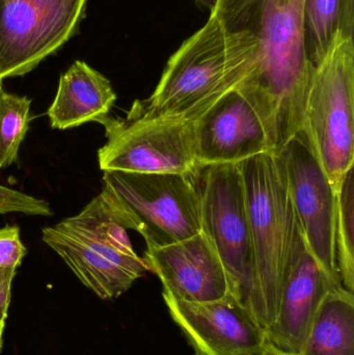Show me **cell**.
I'll use <instances>...</instances> for the list:
<instances>
[{"label": "cell", "instance_id": "cell-1", "mask_svg": "<svg viewBox=\"0 0 354 355\" xmlns=\"http://www.w3.org/2000/svg\"><path fill=\"white\" fill-rule=\"evenodd\" d=\"M210 12L259 44L255 74L237 91L257 112L269 153L303 128L314 69L303 43V0H213Z\"/></svg>", "mask_w": 354, "mask_h": 355}, {"label": "cell", "instance_id": "cell-2", "mask_svg": "<svg viewBox=\"0 0 354 355\" xmlns=\"http://www.w3.org/2000/svg\"><path fill=\"white\" fill-rule=\"evenodd\" d=\"M258 51L253 35L229 31L210 12L207 23L170 56L151 97L133 108L145 118L193 122L253 77Z\"/></svg>", "mask_w": 354, "mask_h": 355}, {"label": "cell", "instance_id": "cell-3", "mask_svg": "<svg viewBox=\"0 0 354 355\" xmlns=\"http://www.w3.org/2000/svg\"><path fill=\"white\" fill-rule=\"evenodd\" d=\"M127 227L104 190L76 216L42 231L79 281L101 300H114L149 272L135 252Z\"/></svg>", "mask_w": 354, "mask_h": 355}, {"label": "cell", "instance_id": "cell-4", "mask_svg": "<svg viewBox=\"0 0 354 355\" xmlns=\"http://www.w3.org/2000/svg\"><path fill=\"white\" fill-rule=\"evenodd\" d=\"M202 231L224 265L231 294L261 325L255 252L240 164L200 166L193 175Z\"/></svg>", "mask_w": 354, "mask_h": 355}, {"label": "cell", "instance_id": "cell-5", "mask_svg": "<svg viewBox=\"0 0 354 355\" xmlns=\"http://www.w3.org/2000/svg\"><path fill=\"white\" fill-rule=\"evenodd\" d=\"M353 39L338 35L314 69L301 128L336 193L353 166Z\"/></svg>", "mask_w": 354, "mask_h": 355}, {"label": "cell", "instance_id": "cell-6", "mask_svg": "<svg viewBox=\"0 0 354 355\" xmlns=\"http://www.w3.org/2000/svg\"><path fill=\"white\" fill-rule=\"evenodd\" d=\"M103 173L102 190L127 229L143 236L147 248L170 245L202 232L191 175Z\"/></svg>", "mask_w": 354, "mask_h": 355}, {"label": "cell", "instance_id": "cell-7", "mask_svg": "<svg viewBox=\"0 0 354 355\" xmlns=\"http://www.w3.org/2000/svg\"><path fill=\"white\" fill-rule=\"evenodd\" d=\"M261 298L267 329L278 313L284 281L291 200L280 156L262 153L240 162Z\"/></svg>", "mask_w": 354, "mask_h": 355}, {"label": "cell", "instance_id": "cell-8", "mask_svg": "<svg viewBox=\"0 0 354 355\" xmlns=\"http://www.w3.org/2000/svg\"><path fill=\"white\" fill-rule=\"evenodd\" d=\"M107 141L98 151L102 172L193 175L197 168L195 124L151 119L132 107L128 116L101 123Z\"/></svg>", "mask_w": 354, "mask_h": 355}, {"label": "cell", "instance_id": "cell-9", "mask_svg": "<svg viewBox=\"0 0 354 355\" xmlns=\"http://www.w3.org/2000/svg\"><path fill=\"white\" fill-rule=\"evenodd\" d=\"M87 0H0V81L23 76L78 31Z\"/></svg>", "mask_w": 354, "mask_h": 355}, {"label": "cell", "instance_id": "cell-10", "mask_svg": "<svg viewBox=\"0 0 354 355\" xmlns=\"http://www.w3.org/2000/svg\"><path fill=\"white\" fill-rule=\"evenodd\" d=\"M289 198L308 246L330 279L340 283L337 267V193L316 155L309 137L301 129L280 154Z\"/></svg>", "mask_w": 354, "mask_h": 355}, {"label": "cell", "instance_id": "cell-11", "mask_svg": "<svg viewBox=\"0 0 354 355\" xmlns=\"http://www.w3.org/2000/svg\"><path fill=\"white\" fill-rule=\"evenodd\" d=\"M338 286L342 284L330 279L310 250L291 202L282 295L265 331L267 341L282 352L301 354L324 297Z\"/></svg>", "mask_w": 354, "mask_h": 355}, {"label": "cell", "instance_id": "cell-12", "mask_svg": "<svg viewBox=\"0 0 354 355\" xmlns=\"http://www.w3.org/2000/svg\"><path fill=\"white\" fill-rule=\"evenodd\" d=\"M172 320L200 355H261L265 329L232 295L207 302H191L163 290Z\"/></svg>", "mask_w": 354, "mask_h": 355}, {"label": "cell", "instance_id": "cell-13", "mask_svg": "<svg viewBox=\"0 0 354 355\" xmlns=\"http://www.w3.org/2000/svg\"><path fill=\"white\" fill-rule=\"evenodd\" d=\"M193 124L197 166L240 164L269 153L259 116L237 89L222 96Z\"/></svg>", "mask_w": 354, "mask_h": 355}, {"label": "cell", "instance_id": "cell-14", "mask_svg": "<svg viewBox=\"0 0 354 355\" xmlns=\"http://www.w3.org/2000/svg\"><path fill=\"white\" fill-rule=\"evenodd\" d=\"M143 258L163 290L179 300L214 302L231 293L222 260L203 231L170 245L147 248Z\"/></svg>", "mask_w": 354, "mask_h": 355}, {"label": "cell", "instance_id": "cell-15", "mask_svg": "<svg viewBox=\"0 0 354 355\" xmlns=\"http://www.w3.org/2000/svg\"><path fill=\"white\" fill-rule=\"evenodd\" d=\"M116 100L110 81L87 62L76 60L60 77L47 116L52 128L60 130L89 122L101 124Z\"/></svg>", "mask_w": 354, "mask_h": 355}, {"label": "cell", "instance_id": "cell-16", "mask_svg": "<svg viewBox=\"0 0 354 355\" xmlns=\"http://www.w3.org/2000/svg\"><path fill=\"white\" fill-rule=\"evenodd\" d=\"M299 355H354V295L343 286L322 302Z\"/></svg>", "mask_w": 354, "mask_h": 355}, {"label": "cell", "instance_id": "cell-17", "mask_svg": "<svg viewBox=\"0 0 354 355\" xmlns=\"http://www.w3.org/2000/svg\"><path fill=\"white\" fill-rule=\"evenodd\" d=\"M354 0H303V43L315 67L337 35L353 39Z\"/></svg>", "mask_w": 354, "mask_h": 355}, {"label": "cell", "instance_id": "cell-18", "mask_svg": "<svg viewBox=\"0 0 354 355\" xmlns=\"http://www.w3.org/2000/svg\"><path fill=\"white\" fill-rule=\"evenodd\" d=\"M337 267L341 284L354 291V178L353 166L346 173L337 192L336 230Z\"/></svg>", "mask_w": 354, "mask_h": 355}, {"label": "cell", "instance_id": "cell-19", "mask_svg": "<svg viewBox=\"0 0 354 355\" xmlns=\"http://www.w3.org/2000/svg\"><path fill=\"white\" fill-rule=\"evenodd\" d=\"M31 100L0 89V170L18 159L30 122Z\"/></svg>", "mask_w": 354, "mask_h": 355}, {"label": "cell", "instance_id": "cell-20", "mask_svg": "<svg viewBox=\"0 0 354 355\" xmlns=\"http://www.w3.org/2000/svg\"><path fill=\"white\" fill-rule=\"evenodd\" d=\"M22 213L37 216H50L51 208L45 200L0 185V214Z\"/></svg>", "mask_w": 354, "mask_h": 355}, {"label": "cell", "instance_id": "cell-21", "mask_svg": "<svg viewBox=\"0 0 354 355\" xmlns=\"http://www.w3.org/2000/svg\"><path fill=\"white\" fill-rule=\"evenodd\" d=\"M27 250L21 241L20 229L6 225L0 229V269H18Z\"/></svg>", "mask_w": 354, "mask_h": 355}, {"label": "cell", "instance_id": "cell-22", "mask_svg": "<svg viewBox=\"0 0 354 355\" xmlns=\"http://www.w3.org/2000/svg\"><path fill=\"white\" fill-rule=\"evenodd\" d=\"M16 269H0V320L6 321L10 308L12 284Z\"/></svg>", "mask_w": 354, "mask_h": 355}, {"label": "cell", "instance_id": "cell-23", "mask_svg": "<svg viewBox=\"0 0 354 355\" xmlns=\"http://www.w3.org/2000/svg\"><path fill=\"white\" fill-rule=\"evenodd\" d=\"M261 355H299V354H288V352H282V350L278 349V348L272 346L269 342L267 341L266 343L265 348H264L263 352H262Z\"/></svg>", "mask_w": 354, "mask_h": 355}, {"label": "cell", "instance_id": "cell-24", "mask_svg": "<svg viewBox=\"0 0 354 355\" xmlns=\"http://www.w3.org/2000/svg\"><path fill=\"white\" fill-rule=\"evenodd\" d=\"M4 327H6V321L0 320V352H1L2 344H3Z\"/></svg>", "mask_w": 354, "mask_h": 355}, {"label": "cell", "instance_id": "cell-25", "mask_svg": "<svg viewBox=\"0 0 354 355\" xmlns=\"http://www.w3.org/2000/svg\"><path fill=\"white\" fill-rule=\"evenodd\" d=\"M2 87V81H0V89Z\"/></svg>", "mask_w": 354, "mask_h": 355}, {"label": "cell", "instance_id": "cell-26", "mask_svg": "<svg viewBox=\"0 0 354 355\" xmlns=\"http://www.w3.org/2000/svg\"><path fill=\"white\" fill-rule=\"evenodd\" d=\"M197 355H200V354H197Z\"/></svg>", "mask_w": 354, "mask_h": 355}]
</instances>
